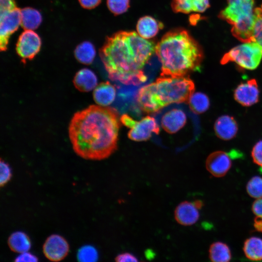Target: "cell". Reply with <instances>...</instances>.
<instances>
[{
    "instance_id": "obj_1",
    "label": "cell",
    "mask_w": 262,
    "mask_h": 262,
    "mask_svg": "<svg viewBox=\"0 0 262 262\" xmlns=\"http://www.w3.org/2000/svg\"><path fill=\"white\" fill-rule=\"evenodd\" d=\"M120 117L114 108L91 105L76 112L68 126L72 148L90 160L108 158L117 147Z\"/></svg>"
},
{
    "instance_id": "obj_27",
    "label": "cell",
    "mask_w": 262,
    "mask_h": 262,
    "mask_svg": "<svg viewBox=\"0 0 262 262\" xmlns=\"http://www.w3.org/2000/svg\"><path fill=\"white\" fill-rule=\"evenodd\" d=\"M246 188L250 196L255 198L262 197V178L259 176L252 177L247 182Z\"/></svg>"
},
{
    "instance_id": "obj_15",
    "label": "cell",
    "mask_w": 262,
    "mask_h": 262,
    "mask_svg": "<svg viewBox=\"0 0 262 262\" xmlns=\"http://www.w3.org/2000/svg\"><path fill=\"white\" fill-rule=\"evenodd\" d=\"M187 117L181 109L174 108L166 112L161 119L163 129L170 134L176 133L185 125Z\"/></svg>"
},
{
    "instance_id": "obj_14",
    "label": "cell",
    "mask_w": 262,
    "mask_h": 262,
    "mask_svg": "<svg viewBox=\"0 0 262 262\" xmlns=\"http://www.w3.org/2000/svg\"><path fill=\"white\" fill-rule=\"evenodd\" d=\"M198 210L194 202L183 201L175 209V218L176 221L181 225L185 226L192 225L199 219Z\"/></svg>"
},
{
    "instance_id": "obj_18",
    "label": "cell",
    "mask_w": 262,
    "mask_h": 262,
    "mask_svg": "<svg viewBox=\"0 0 262 262\" xmlns=\"http://www.w3.org/2000/svg\"><path fill=\"white\" fill-rule=\"evenodd\" d=\"M93 95L94 100L98 105L108 106L115 99L116 89L110 82H102L95 87Z\"/></svg>"
},
{
    "instance_id": "obj_30",
    "label": "cell",
    "mask_w": 262,
    "mask_h": 262,
    "mask_svg": "<svg viewBox=\"0 0 262 262\" xmlns=\"http://www.w3.org/2000/svg\"><path fill=\"white\" fill-rule=\"evenodd\" d=\"M0 186L3 187L11 180L12 170L9 164L2 159H0Z\"/></svg>"
},
{
    "instance_id": "obj_26",
    "label": "cell",
    "mask_w": 262,
    "mask_h": 262,
    "mask_svg": "<svg viewBox=\"0 0 262 262\" xmlns=\"http://www.w3.org/2000/svg\"><path fill=\"white\" fill-rule=\"evenodd\" d=\"M77 258L81 262H95L98 259V251L93 246L84 245L78 249Z\"/></svg>"
},
{
    "instance_id": "obj_11",
    "label": "cell",
    "mask_w": 262,
    "mask_h": 262,
    "mask_svg": "<svg viewBox=\"0 0 262 262\" xmlns=\"http://www.w3.org/2000/svg\"><path fill=\"white\" fill-rule=\"evenodd\" d=\"M260 90L257 81L251 79L240 83L234 90V99L240 104L249 107L259 100Z\"/></svg>"
},
{
    "instance_id": "obj_35",
    "label": "cell",
    "mask_w": 262,
    "mask_h": 262,
    "mask_svg": "<svg viewBox=\"0 0 262 262\" xmlns=\"http://www.w3.org/2000/svg\"><path fill=\"white\" fill-rule=\"evenodd\" d=\"M82 7L91 9L97 7L101 2V0H79Z\"/></svg>"
},
{
    "instance_id": "obj_37",
    "label": "cell",
    "mask_w": 262,
    "mask_h": 262,
    "mask_svg": "<svg viewBox=\"0 0 262 262\" xmlns=\"http://www.w3.org/2000/svg\"><path fill=\"white\" fill-rule=\"evenodd\" d=\"M254 227L257 231L262 232V218L256 216L254 221Z\"/></svg>"
},
{
    "instance_id": "obj_12",
    "label": "cell",
    "mask_w": 262,
    "mask_h": 262,
    "mask_svg": "<svg viewBox=\"0 0 262 262\" xmlns=\"http://www.w3.org/2000/svg\"><path fill=\"white\" fill-rule=\"evenodd\" d=\"M230 154L221 150L211 153L206 160L207 170L215 177L225 176L231 166Z\"/></svg>"
},
{
    "instance_id": "obj_33",
    "label": "cell",
    "mask_w": 262,
    "mask_h": 262,
    "mask_svg": "<svg viewBox=\"0 0 262 262\" xmlns=\"http://www.w3.org/2000/svg\"><path fill=\"white\" fill-rule=\"evenodd\" d=\"M115 261L117 262H138V260L133 254L130 252H124L116 256Z\"/></svg>"
},
{
    "instance_id": "obj_4",
    "label": "cell",
    "mask_w": 262,
    "mask_h": 262,
    "mask_svg": "<svg viewBox=\"0 0 262 262\" xmlns=\"http://www.w3.org/2000/svg\"><path fill=\"white\" fill-rule=\"evenodd\" d=\"M195 90L193 81L187 76H161L139 90L136 100L141 110L154 113L172 103L188 102Z\"/></svg>"
},
{
    "instance_id": "obj_7",
    "label": "cell",
    "mask_w": 262,
    "mask_h": 262,
    "mask_svg": "<svg viewBox=\"0 0 262 262\" xmlns=\"http://www.w3.org/2000/svg\"><path fill=\"white\" fill-rule=\"evenodd\" d=\"M120 121L130 129L128 136L132 141H146L151 137L152 133L158 134L160 132V128L156 119L151 116H146L137 121L128 115L124 114L120 117Z\"/></svg>"
},
{
    "instance_id": "obj_20",
    "label": "cell",
    "mask_w": 262,
    "mask_h": 262,
    "mask_svg": "<svg viewBox=\"0 0 262 262\" xmlns=\"http://www.w3.org/2000/svg\"><path fill=\"white\" fill-rule=\"evenodd\" d=\"M7 243L11 251L18 253L28 251L31 247L29 237L21 231L13 232L8 237Z\"/></svg>"
},
{
    "instance_id": "obj_5",
    "label": "cell",
    "mask_w": 262,
    "mask_h": 262,
    "mask_svg": "<svg viewBox=\"0 0 262 262\" xmlns=\"http://www.w3.org/2000/svg\"><path fill=\"white\" fill-rule=\"evenodd\" d=\"M219 16L232 26L233 36L243 42L254 41V0H227Z\"/></svg>"
},
{
    "instance_id": "obj_38",
    "label": "cell",
    "mask_w": 262,
    "mask_h": 262,
    "mask_svg": "<svg viewBox=\"0 0 262 262\" xmlns=\"http://www.w3.org/2000/svg\"><path fill=\"white\" fill-rule=\"evenodd\" d=\"M193 202H194L195 205L196 206V207L199 209L201 208L203 205V203L202 202V201H201L200 200H195V201H194Z\"/></svg>"
},
{
    "instance_id": "obj_29",
    "label": "cell",
    "mask_w": 262,
    "mask_h": 262,
    "mask_svg": "<svg viewBox=\"0 0 262 262\" xmlns=\"http://www.w3.org/2000/svg\"><path fill=\"white\" fill-rule=\"evenodd\" d=\"M109 10L118 15L125 13L130 7V0H107Z\"/></svg>"
},
{
    "instance_id": "obj_8",
    "label": "cell",
    "mask_w": 262,
    "mask_h": 262,
    "mask_svg": "<svg viewBox=\"0 0 262 262\" xmlns=\"http://www.w3.org/2000/svg\"><path fill=\"white\" fill-rule=\"evenodd\" d=\"M21 25V10L16 6L0 11V49L5 51L10 36Z\"/></svg>"
},
{
    "instance_id": "obj_25",
    "label": "cell",
    "mask_w": 262,
    "mask_h": 262,
    "mask_svg": "<svg viewBox=\"0 0 262 262\" xmlns=\"http://www.w3.org/2000/svg\"><path fill=\"white\" fill-rule=\"evenodd\" d=\"M188 103L191 111L198 115L205 112L210 106L208 96L200 92L194 93L189 98Z\"/></svg>"
},
{
    "instance_id": "obj_9",
    "label": "cell",
    "mask_w": 262,
    "mask_h": 262,
    "mask_svg": "<svg viewBox=\"0 0 262 262\" xmlns=\"http://www.w3.org/2000/svg\"><path fill=\"white\" fill-rule=\"evenodd\" d=\"M41 40L33 30H25L19 36L16 51L25 63L27 60L33 59L40 51Z\"/></svg>"
},
{
    "instance_id": "obj_21",
    "label": "cell",
    "mask_w": 262,
    "mask_h": 262,
    "mask_svg": "<svg viewBox=\"0 0 262 262\" xmlns=\"http://www.w3.org/2000/svg\"><path fill=\"white\" fill-rule=\"evenodd\" d=\"M42 20V16L38 10L31 7L21 10V26L24 30L36 29Z\"/></svg>"
},
{
    "instance_id": "obj_2",
    "label": "cell",
    "mask_w": 262,
    "mask_h": 262,
    "mask_svg": "<svg viewBox=\"0 0 262 262\" xmlns=\"http://www.w3.org/2000/svg\"><path fill=\"white\" fill-rule=\"evenodd\" d=\"M156 45L135 32L119 31L108 37L99 55L109 78L127 85L145 82L147 77L143 69L155 52Z\"/></svg>"
},
{
    "instance_id": "obj_19",
    "label": "cell",
    "mask_w": 262,
    "mask_h": 262,
    "mask_svg": "<svg viewBox=\"0 0 262 262\" xmlns=\"http://www.w3.org/2000/svg\"><path fill=\"white\" fill-rule=\"evenodd\" d=\"M161 26L156 19L151 16H146L138 20L136 32L142 37L149 40L157 35Z\"/></svg>"
},
{
    "instance_id": "obj_31",
    "label": "cell",
    "mask_w": 262,
    "mask_h": 262,
    "mask_svg": "<svg viewBox=\"0 0 262 262\" xmlns=\"http://www.w3.org/2000/svg\"><path fill=\"white\" fill-rule=\"evenodd\" d=\"M251 157L255 164L262 167V140L258 141L253 146Z\"/></svg>"
},
{
    "instance_id": "obj_3",
    "label": "cell",
    "mask_w": 262,
    "mask_h": 262,
    "mask_svg": "<svg viewBox=\"0 0 262 262\" xmlns=\"http://www.w3.org/2000/svg\"><path fill=\"white\" fill-rule=\"evenodd\" d=\"M155 53L161 64V76H188L199 70L203 57L199 45L183 29L165 34L156 44Z\"/></svg>"
},
{
    "instance_id": "obj_28",
    "label": "cell",
    "mask_w": 262,
    "mask_h": 262,
    "mask_svg": "<svg viewBox=\"0 0 262 262\" xmlns=\"http://www.w3.org/2000/svg\"><path fill=\"white\" fill-rule=\"evenodd\" d=\"M255 20L253 30V40L262 47V5L255 8Z\"/></svg>"
},
{
    "instance_id": "obj_22",
    "label": "cell",
    "mask_w": 262,
    "mask_h": 262,
    "mask_svg": "<svg viewBox=\"0 0 262 262\" xmlns=\"http://www.w3.org/2000/svg\"><path fill=\"white\" fill-rule=\"evenodd\" d=\"M96 50L94 45L89 41H84L77 46L74 55L80 63L90 65L96 56Z\"/></svg>"
},
{
    "instance_id": "obj_16",
    "label": "cell",
    "mask_w": 262,
    "mask_h": 262,
    "mask_svg": "<svg viewBox=\"0 0 262 262\" xmlns=\"http://www.w3.org/2000/svg\"><path fill=\"white\" fill-rule=\"evenodd\" d=\"M75 87L82 92H88L94 89L98 85V78L91 70L84 68L79 70L73 80Z\"/></svg>"
},
{
    "instance_id": "obj_24",
    "label": "cell",
    "mask_w": 262,
    "mask_h": 262,
    "mask_svg": "<svg viewBox=\"0 0 262 262\" xmlns=\"http://www.w3.org/2000/svg\"><path fill=\"white\" fill-rule=\"evenodd\" d=\"M209 253V258L213 262H228L231 258L229 247L221 242L213 243L210 246Z\"/></svg>"
},
{
    "instance_id": "obj_23",
    "label": "cell",
    "mask_w": 262,
    "mask_h": 262,
    "mask_svg": "<svg viewBox=\"0 0 262 262\" xmlns=\"http://www.w3.org/2000/svg\"><path fill=\"white\" fill-rule=\"evenodd\" d=\"M243 250L246 257L252 261L262 260V239L257 237L247 239L244 244Z\"/></svg>"
},
{
    "instance_id": "obj_34",
    "label": "cell",
    "mask_w": 262,
    "mask_h": 262,
    "mask_svg": "<svg viewBox=\"0 0 262 262\" xmlns=\"http://www.w3.org/2000/svg\"><path fill=\"white\" fill-rule=\"evenodd\" d=\"M253 213L257 216L262 218V197L257 198L252 206Z\"/></svg>"
},
{
    "instance_id": "obj_17",
    "label": "cell",
    "mask_w": 262,
    "mask_h": 262,
    "mask_svg": "<svg viewBox=\"0 0 262 262\" xmlns=\"http://www.w3.org/2000/svg\"><path fill=\"white\" fill-rule=\"evenodd\" d=\"M171 8L175 13H203L210 6L209 0H172Z\"/></svg>"
},
{
    "instance_id": "obj_36",
    "label": "cell",
    "mask_w": 262,
    "mask_h": 262,
    "mask_svg": "<svg viewBox=\"0 0 262 262\" xmlns=\"http://www.w3.org/2000/svg\"><path fill=\"white\" fill-rule=\"evenodd\" d=\"M16 6L15 0H0V11L9 9Z\"/></svg>"
},
{
    "instance_id": "obj_13",
    "label": "cell",
    "mask_w": 262,
    "mask_h": 262,
    "mask_svg": "<svg viewBox=\"0 0 262 262\" xmlns=\"http://www.w3.org/2000/svg\"><path fill=\"white\" fill-rule=\"evenodd\" d=\"M213 129L218 138L228 141L236 136L238 131V126L233 116L224 115H221L215 120Z\"/></svg>"
},
{
    "instance_id": "obj_6",
    "label": "cell",
    "mask_w": 262,
    "mask_h": 262,
    "mask_svg": "<svg viewBox=\"0 0 262 262\" xmlns=\"http://www.w3.org/2000/svg\"><path fill=\"white\" fill-rule=\"evenodd\" d=\"M262 58V47L256 41L244 42L231 49L221 60L222 65L234 62L240 68L256 69Z\"/></svg>"
},
{
    "instance_id": "obj_32",
    "label": "cell",
    "mask_w": 262,
    "mask_h": 262,
    "mask_svg": "<svg viewBox=\"0 0 262 262\" xmlns=\"http://www.w3.org/2000/svg\"><path fill=\"white\" fill-rule=\"evenodd\" d=\"M16 262H36L38 261V258L34 255L28 251L20 253L14 260Z\"/></svg>"
},
{
    "instance_id": "obj_10",
    "label": "cell",
    "mask_w": 262,
    "mask_h": 262,
    "mask_svg": "<svg viewBox=\"0 0 262 262\" xmlns=\"http://www.w3.org/2000/svg\"><path fill=\"white\" fill-rule=\"evenodd\" d=\"M69 250L67 241L64 237L57 234L49 235L43 246L45 256L52 262L62 261L67 255Z\"/></svg>"
}]
</instances>
